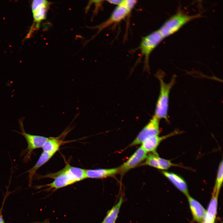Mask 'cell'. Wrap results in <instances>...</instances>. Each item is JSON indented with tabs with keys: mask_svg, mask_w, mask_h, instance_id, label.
Here are the masks:
<instances>
[{
	"mask_svg": "<svg viewBox=\"0 0 223 223\" xmlns=\"http://www.w3.org/2000/svg\"><path fill=\"white\" fill-rule=\"evenodd\" d=\"M157 153L149 154L147 156L145 164L146 165L160 169Z\"/></svg>",
	"mask_w": 223,
	"mask_h": 223,
	"instance_id": "obj_19",
	"label": "cell"
},
{
	"mask_svg": "<svg viewBox=\"0 0 223 223\" xmlns=\"http://www.w3.org/2000/svg\"><path fill=\"white\" fill-rule=\"evenodd\" d=\"M48 221H45L43 222H34L30 223H48Z\"/></svg>",
	"mask_w": 223,
	"mask_h": 223,
	"instance_id": "obj_23",
	"label": "cell"
},
{
	"mask_svg": "<svg viewBox=\"0 0 223 223\" xmlns=\"http://www.w3.org/2000/svg\"><path fill=\"white\" fill-rule=\"evenodd\" d=\"M167 178L178 190L187 197L189 195L187 185L181 177L172 172L164 171L162 172Z\"/></svg>",
	"mask_w": 223,
	"mask_h": 223,
	"instance_id": "obj_12",
	"label": "cell"
},
{
	"mask_svg": "<svg viewBox=\"0 0 223 223\" xmlns=\"http://www.w3.org/2000/svg\"><path fill=\"white\" fill-rule=\"evenodd\" d=\"M216 216L206 211L201 223H215Z\"/></svg>",
	"mask_w": 223,
	"mask_h": 223,
	"instance_id": "obj_20",
	"label": "cell"
},
{
	"mask_svg": "<svg viewBox=\"0 0 223 223\" xmlns=\"http://www.w3.org/2000/svg\"><path fill=\"white\" fill-rule=\"evenodd\" d=\"M223 161L222 160L219 165L215 183L213 190V195H218L223 183Z\"/></svg>",
	"mask_w": 223,
	"mask_h": 223,
	"instance_id": "obj_17",
	"label": "cell"
},
{
	"mask_svg": "<svg viewBox=\"0 0 223 223\" xmlns=\"http://www.w3.org/2000/svg\"><path fill=\"white\" fill-rule=\"evenodd\" d=\"M118 168L85 169L86 178L101 179L113 176L119 172Z\"/></svg>",
	"mask_w": 223,
	"mask_h": 223,
	"instance_id": "obj_11",
	"label": "cell"
},
{
	"mask_svg": "<svg viewBox=\"0 0 223 223\" xmlns=\"http://www.w3.org/2000/svg\"><path fill=\"white\" fill-rule=\"evenodd\" d=\"M137 3L136 0H123L121 4L116 6L107 20L98 25L91 27L98 30L97 33L92 38L104 29L124 20L130 14Z\"/></svg>",
	"mask_w": 223,
	"mask_h": 223,
	"instance_id": "obj_4",
	"label": "cell"
},
{
	"mask_svg": "<svg viewBox=\"0 0 223 223\" xmlns=\"http://www.w3.org/2000/svg\"><path fill=\"white\" fill-rule=\"evenodd\" d=\"M201 16L199 14L188 15L181 10H179L167 20L158 30L165 38L177 32L189 22Z\"/></svg>",
	"mask_w": 223,
	"mask_h": 223,
	"instance_id": "obj_3",
	"label": "cell"
},
{
	"mask_svg": "<svg viewBox=\"0 0 223 223\" xmlns=\"http://www.w3.org/2000/svg\"><path fill=\"white\" fill-rule=\"evenodd\" d=\"M64 141L60 137H50L44 144L42 148L43 151L48 152L55 154L58 151L60 146L67 142Z\"/></svg>",
	"mask_w": 223,
	"mask_h": 223,
	"instance_id": "obj_16",
	"label": "cell"
},
{
	"mask_svg": "<svg viewBox=\"0 0 223 223\" xmlns=\"http://www.w3.org/2000/svg\"><path fill=\"white\" fill-rule=\"evenodd\" d=\"M51 3L46 0H34L32 1V11L36 28H39L40 23L46 19Z\"/></svg>",
	"mask_w": 223,
	"mask_h": 223,
	"instance_id": "obj_8",
	"label": "cell"
},
{
	"mask_svg": "<svg viewBox=\"0 0 223 223\" xmlns=\"http://www.w3.org/2000/svg\"><path fill=\"white\" fill-rule=\"evenodd\" d=\"M179 132L175 131L161 137L159 135L149 137L142 142L141 147L147 153L151 152L153 153H156V149L162 141L169 137L178 134Z\"/></svg>",
	"mask_w": 223,
	"mask_h": 223,
	"instance_id": "obj_10",
	"label": "cell"
},
{
	"mask_svg": "<svg viewBox=\"0 0 223 223\" xmlns=\"http://www.w3.org/2000/svg\"><path fill=\"white\" fill-rule=\"evenodd\" d=\"M160 119L154 115L130 144L132 146L140 144L147 138L160 133Z\"/></svg>",
	"mask_w": 223,
	"mask_h": 223,
	"instance_id": "obj_7",
	"label": "cell"
},
{
	"mask_svg": "<svg viewBox=\"0 0 223 223\" xmlns=\"http://www.w3.org/2000/svg\"><path fill=\"white\" fill-rule=\"evenodd\" d=\"M45 178H52L51 183L42 186H36V188L48 187L47 190H56L72 184L85 179V169L72 166L67 164L62 169L56 172L38 176L37 179Z\"/></svg>",
	"mask_w": 223,
	"mask_h": 223,
	"instance_id": "obj_1",
	"label": "cell"
},
{
	"mask_svg": "<svg viewBox=\"0 0 223 223\" xmlns=\"http://www.w3.org/2000/svg\"><path fill=\"white\" fill-rule=\"evenodd\" d=\"M123 0H107L106 1L108 2L113 5H119L121 4Z\"/></svg>",
	"mask_w": 223,
	"mask_h": 223,
	"instance_id": "obj_22",
	"label": "cell"
},
{
	"mask_svg": "<svg viewBox=\"0 0 223 223\" xmlns=\"http://www.w3.org/2000/svg\"><path fill=\"white\" fill-rule=\"evenodd\" d=\"M124 201V196L121 195L118 202L107 212L106 216L101 223H116L120 208Z\"/></svg>",
	"mask_w": 223,
	"mask_h": 223,
	"instance_id": "obj_15",
	"label": "cell"
},
{
	"mask_svg": "<svg viewBox=\"0 0 223 223\" xmlns=\"http://www.w3.org/2000/svg\"><path fill=\"white\" fill-rule=\"evenodd\" d=\"M54 155L50 152L43 151L35 164L25 172L28 173L29 186H31L33 177L37 170L47 162Z\"/></svg>",
	"mask_w": 223,
	"mask_h": 223,
	"instance_id": "obj_14",
	"label": "cell"
},
{
	"mask_svg": "<svg viewBox=\"0 0 223 223\" xmlns=\"http://www.w3.org/2000/svg\"><path fill=\"white\" fill-rule=\"evenodd\" d=\"M8 189L7 190L5 194L0 209V223H5L3 217V215H2V212L4 207V205L6 201L7 198V197L12 192H9L8 190Z\"/></svg>",
	"mask_w": 223,
	"mask_h": 223,
	"instance_id": "obj_21",
	"label": "cell"
},
{
	"mask_svg": "<svg viewBox=\"0 0 223 223\" xmlns=\"http://www.w3.org/2000/svg\"><path fill=\"white\" fill-rule=\"evenodd\" d=\"M187 197L194 220L199 223H201L206 210L199 202L190 195Z\"/></svg>",
	"mask_w": 223,
	"mask_h": 223,
	"instance_id": "obj_13",
	"label": "cell"
},
{
	"mask_svg": "<svg viewBox=\"0 0 223 223\" xmlns=\"http://www.w3.org/2000/svg\"><path fill=\"white\" fill-rule=\"evenodd\" d=\"M165 75V73L160 70H159L155 74V77L159 81L160 89L154 116L160 120L164 119L168 122V115L169 95L171 89L175 83L176 77L174 76L170 81L167 83L164 80Z\"/></svg>",
	"mask_w": 223,
	"mask_h": 223,
	"instance_id": "obj_2",
	"label": "cell"
},
{
	"mask_svg": "<svg viewBox=\"0 0 223 223\" xmlns=\"http://www.w3.org/2000/svg\"><path fill=\"white\" fill-rule=\"evenodd\" d=\"M158 160L160 169L167 170L173 166L184 168L181 165L173 163L170 160L160 158L159 156H158Z\"/></svg>",
	"mask_w": 223,
	"mask_h": 223,
	"instance_id": "obj_18",
	"label": "cell"
},
{
	"mask_svg": "<svg viewBox=\"0 0 223 223\" xmlns=\"http://www.w3.org/2000/svg\"><path fill=\"white\" fill-rule=\"evenodd\" d=\"M164 38L157 30L142 37L138 49L140 50V56L138 60L144 58V70L149 71V59L153 51Z\"/></svg>",
	"mask_w": 223,
	"mask_h": 223,
	"instance_id": "obj_5",
	"label": "cell"
},
{
	"mask_svg": "<svg viewBox=\"0 0 223 223\" xmlns=\"http://www.w3.org/2000/svg\"><path fill=\"white\" fill-rule=\"evenodd\" d=\"M147 153L140 146L118 168L119 171L124 173L135 167L146 159Z\"/></svg>",
	"mask_w": 223,
	"mask_h": 223,
	"instance_id": "obj_9",
	"label": "cell"
},
{
	"mask_svg": "<svg viewBox=\"0 0 223 223\" xmlns=\"http://www.w3.org/2000/svg\"><path fill=\"white\" fill-rule=\"evenodd\" d=\"M24 118L23 117L18 120L21 132L13 130L23 136L26 141L27 147L24 151H22L21 154L24 155L23 162L27 163L30 160L33 151L35 149L42 148L49 137L31 134L26 133L24 129L23 123Z\"/></svg>",
	"mask_w": 223,
	"mask_h": 223,
	"instance_id": "obj_6",
	"label": "cell"
}]
</instances>
